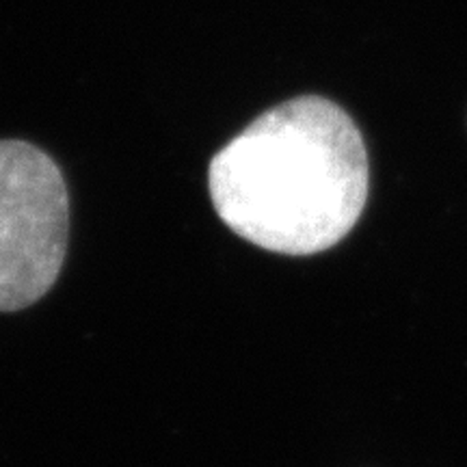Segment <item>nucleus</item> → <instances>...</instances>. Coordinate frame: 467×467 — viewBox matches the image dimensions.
I'll return each instance as SVG.
<instances>
[{"label":"nucleus","mask_w":467,"mask_h":467,"mask_svg":"<svg viewBox=\"0 0 467 467\" xmlns=\"http://www.w3.org/2000/svg\"><path fill=\"white\" fill-rule=\"evenodd\" d=\"M208 191L219 219L255 247L323 254L364 213V139L336 102L292 98L255 117L213 156Z\"/></svg>","instance_id":"obj_1"},{"label":"nucleus","mask_w":467,"mask_h":467,"mask_svg":"<svg viewBox=\"0 0 467 467\" xmlns=\"http://www.w3.org/2000/svg\"><path fill=\"white\" fill-rule=\"evenodd\" d=\"M69 195L52 156L0 141V312H20L57 284L67 254Z\"/></svg>","instance_id":"obj_2"}]
</instances>
